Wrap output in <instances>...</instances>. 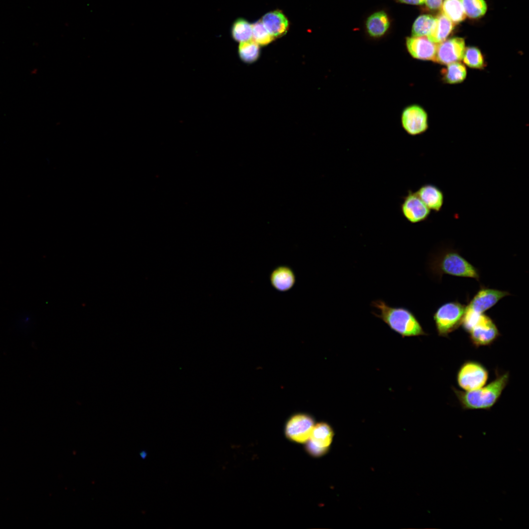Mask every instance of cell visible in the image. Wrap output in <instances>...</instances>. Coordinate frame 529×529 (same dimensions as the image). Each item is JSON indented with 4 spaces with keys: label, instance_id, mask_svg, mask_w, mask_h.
I'll return each instance as SVG.
<instances>
[{
    "label": "cell",
    "instance_id": "cell-29",
    "mask_svg": "<svg viewBox=\"0 0 529 529\" xmlns=\"http://www.w3.org/2000/svg\"><path fill=\"white\" fill-rule=\"evenodd\" d=\"M140 456L143 458H144L146 456V453L144 451L141 452Z\"/></svg>",
    "mask_w": 529,
    "mask_h": 529
},
{
    "label": "cell",
    "instance_id": "cell-24",
    "mask_svg": "<svg viewBox=\"0 0 529 529\" xmlns=\"http://www.w3.org/2000/svg\"><path fill=\"white\" fill-rule=\"evenodd\" d=\"M240 58L246 63H252L258 58L260 48L258 45L253 40L240 42L239 47Z\"/></svg>",
    "mask_w": 529,
    "mask_h": 529
},
{
    "label": "cell",
    "instance_id": "cell-21",
    "mask_svg": "<svg viewBox=\"0 0 529 529\" xmlns=\"http://www.w3.org/2000/svg\"><path fill=\"white\" fill-rule=\"evenodd\" d=\"M435 21V18L430 15L423 14L418 16L412 26V36H428L433 28Z\"/></svg>",
    "mask_w": 529,
    "mask_h": 529
},
{
    "label": "cell",
    "instance_id": "cell-3",
    "mask_svg": "<svg viewBox=\"0 0 529 529\" xmlns=\"http://www.w3.org/2000/svg\"><path fill=\"white\" fill-rule=\"evenodd\" d=\"M429 267L433 273L441 277L448 274L480 279L478 270L454 250H446L435 257L431 261Z\"/></svg>",
    "mask_w": 529,
    "mask_h": 529
},
{
    "label": "cell",
    "instance_id": "cell-13",
    "mask_svg": "<svg viewBox=\"0 0 529 529\" xmlns=\"http://www.w3.org/2000/svg\"><path fill=\"white\" fill-rule=\"evenodd\" d=\"M406 46L413 58L434 62L437 44L431 41L427 36L408 37Z\"/></svg>",
    "mask_w": 529,
    "mask_h": 529
},
{
    "label": "cell",
    "instance_id": "cell-1",
    "mask_svg": "<svg viewBox=\"0 0 529 529\" xmlns=\"http://www.w3.org/2000/svg\"><path fill=\"white\" fill-rule=\"evenodd\" d=\"M371 305L379 311V313H372L402 337L427 335L417 318L408 309L390 307L381 299L372 301Z\"/></svg>",
    "mask_w": 529,
    "mask_h": 529
},
{
    "label": "cell",
    "instance_id": "cell-23",
    "mask_svg": "<svg viewBox=\"0 0 529 529\" xmlns=\"http://www.w3.org/2000/svg\"><path fill=\"white\" fill-rule=\"evenodd\" d=\"M462 59L464 63L471 68L481 70L486 66L484 57L477 47L466 48Z\"/></svg>",
    "mask_w": 529,
    "mask_h": 529
},
{
    "label": "cell",
    "instance_id": "cell-11",
    "mask_svg": "<svg viewBox=\"0 0 529 529\" xmlns=\"http://www.w3.org/2000/svg\"><path fill=\"white\" fill-rule=\"evenodd\" d=\"M465 49V41L463 38L454 37L445 40L437 44L434 62L447 65L460 61Z\"/></svg>",
    "mask_w": 529,
    "mask_h": 529
},
{
    "label": "cell",
    "instance_id": "cell-16",
    "mask_svg": "<svg viewBox=\"0 0 529 529\" xmlns=\"http://www.w3.org/2000/svg\"><path fill=\"white\" fill-rule=\"evenodd\" d=\"M390 20L384 11H377L370 15L365 21V28L368 34L372 38H379L384 36L390 27Z\"/></svg>",
    "mask_w": 529,
    "mask_h": 529
},
{
    "label": "cell",
    "instance_id": "cell-18",
    "mask_svg": "<svg viewBox=\"0 0 529 529\" xmlns=\"http://www.w3.org/2000/svg\"><path fill=\"white\" fill-rule=\"evenodd\" d=\"M456 24L442 12L435 18L433 28L428 36L433 42L438 44L445 40L452 32Z\"/></svg>",
    "mask_w": 529,
    "mask_h": 529
},
{
    "label": "cell",
    "instance_id": "cell-28",
    "mask_svg": "<svg viewBox=\"0 0 529 529\" xmlns=\"http://www.w3.org/2000/svg\"><path fill=\"white\" fill-rule=\"evenodd\" d=\"M397 2L411 4V5H421L425 3V0H394Z\"/></svg>",
    "mask_w": 529,
    "mask_h": 529
},
{
    "label": "cell",
    "instance_id": "cell-4",
    "mask_svg": "<svg viewBox=\"0 0 529 529\" xmlns=\"http://www.w3.org/2000/svg\"><path fill=\"white\" fill-rule=\"evenodd\" d=\"M510 295L506 291L481 288L466 306L461 326L466 331L478 316L493 307L503 297Z\"/></svg>",
    "mask_w": 529,
    "mask_h": 529
},
{
    "label": "cell",
    "instance_id": "cell-15",
    "mask_svg": "<svg viewBox=\"0 0 529 529\" xmlns=\"http://www.w3.org/2000/svg\"><path fill=\"white\" fill-rule=\"evenodd\" d=\"M264 25L274 37L284 35L289 28V21L285 15L279 10L271 11L262 18Z\"/></svg>",
    "mask_w": 529,
    "mask_h": 529
},
{
    "label": "cell",
    "instance_id": "cell-22",
    "mask_svg": "<svg viewBox=\"0 0 529 529\" xmlns=\"http://www.w3.org/2000/svg\"><path fill=\"white\" fill-rule=\"evenodd\" d=\"M231 34L235 40L240 43L252 40V25L245 19L239 18L232 24Z\"/></svg>",
    "mask_w": 529,
    "mask_h": 529
},
{
    "label": "cell",
    "instance_id": "cell-25",
    "mask_svg": "<svg viewBox=\"0 0 529 529\" xmlns=\"http://www.w3.org/2000/svg\"><path fill=\"white\" fill-rule=\"evenodd\" d=\"M466 14L470 18L476 19L483 16L487 10L484 0H461Z\"/></svg>",
    "mask_w": 529,
    "mask_h": 529
},
{
    "label": "cell",
    "instance_id": "cell-10",
    "mask_svg": "<svg viewBox=\"0 0 529 529\" xmlns=\"http://www.w3.org/2000/svg\"><path fill=\"white\" fill-rule=\"evenodd\" d=\"M314 421L312 416L305 413H297L291 416L285 426V434L290 440L306 443L309 439Z\"/></svg>",
    "mask_w": 529,
    "mask_h": 529
},
{
    "label": "cell",
    "instance_id": "cell-2",
    "mask_svg": "<svg viewBox=\"0 0 529 529\" xmlns=\"http://www.w3.org/2000/svg\"><path fill=\"white\" fill-rule=\"evenodd\" d=\"M509 379L508 372L499 374L486 385L471 391H453L464 409H485L492 408L500 399Z\"/></svg>",
    "mask_w": 529,
    "mask_h": 529
},
{
    "label": "cell",
    "instance_id": "cell-19",
    "mask_svg": "<svg viewBox=\"0 0 529 529\" xmlns=\"http://www.w3.org/2000/svg\"><path fill=\"white\" fill-rule=\"evenodd\" d=\"M441 75L444 82L450 84H457L465 80L467 71L463 64L458 62H454L447 64V66L441 71Z\"/></svg>",
    "mask_w": 529,
    "mask_h": 529
},
{
    "label": "cell",
    "instance_id": "cell-17",
    "mask_svg": "<svg viewBox=\"0 0 529 529\" xmlns=\"http://www.w3.org/2000/svg\"><path fill=\"white\" fill-rule=\"evenodd\" d=\"M271 285L280 291L290 289L295 282V276L292 270L287 266H280L275 268L270 276Z\"/></svg>",
    "mask_w": 529,
    "mask_h": 529
},
{
    "label": "cell",
    "instance_id": "cell-8",
    "mask_svg": "<svg viewBox=\"0 0 529 529\" xmlns=\"http://www.w3.org/2000/svg\"><path fill=\"white\" fill-rule=\"evenodd\" d=\"M333 436V430L328 423L320 422L314 424L306 442V451L313 457L324 455L332 443Z\"/></svg>",
    "mask_w": 529,
    "mask_h": 529
},
{
    "label": "cell",
    "instance_id": "cell-6",
    "mask_svg": "<svg viewBox=\"0 0 529 529\" xmlns=\"http://www.w3.org/2000/svg\"><path fill=\"white\" fill-rule=\"evenodd\" d=\"M488 377V371L483 364L477 361H467L459 367L456 379L460 388L464 391H471L484 385Z\"/></svg>",
    "mask_w": 529,
    "mask_h": 529
},
{
    "label": "cell",
    "instance_id": "cell-26",
    "mask_svg": "<svg viewBox=\"0 0 529 529\" xmlns=\"http://www.w3.org/2000/svg\"><path fill=\"white\" fill-rule=\"evenodd\" d=\"M252 39L258 45H267L274 39V37L266 30L261 20L252 24Z\"/></svg>",
    "mask_w": 529,
    "mask_h": 529
},
{
    "label": "cell",
    "instance_id": "cell-14",
    "mask_svg": "<svg viewBox=\"0 0 529 529\" xmlns=\"http://www.w3.org/2000/svg\"><path fill=\"white\" fill-rule=\"evenodd\" d=\"M415 192L430 210L435 212L441 211L444 204V196L443 192L436 186L431 184H424Z\"/></svg>",
    "mask_w": 529,
    "mask_h": 529
},
{
    "label": "cell",
    "instance_id": "cell-7",
    "mask_svg": "<svg viewBox=\"0 0 529 529\" xmlns=\"http://www.w3.org/2000/svg\"><path fill=\"white\" fill-rule=\"evenodd\" d=\"M465 331L476 347L489 345L500 336L494 321L484 313L480 314Z\"/></svg>",
    "mask_w": 529,
    "mask_h": 529
},
{
    "label": "cell",
    "instance_id": "cell-5",
    "mask_svg": "<svg viewBox=\"0 0 529 529\" xmlns=\"http://www.w3.org/2000/svg\"><path fill=\"white\" fill-rule=\"evenodd\" d=\"M466 305L458 301L447 302L440 306L433 318L438 336L448 337L461 325Z\"/></svg>",
    "mask_w": 529,
    "mask_h": 529
},
{
    "label": "cell",
    "instance_id": "cell-12",
    "mask_svg": "<svg viewBox=\"0 0 529 529\" xmlns=\"http://www.w3.org/2000/svg\"><path fill=\"white\" fill-rule=\"evenodd\" d=\"M405 218L411 223L426 220L430 215V210L424 204L416 192L409 191L404 197L401 206Z\"/></svg>",
    "mask_w": 529,
    "mask_h": 529
},
{
    "label": "cell",
    "instance_id": "cell-20",
    "mask_svg": "<svg viewBox=\"0 0 529 529\" xmlns=\"http://www.w3.org/2000/svg\"><path fill=\"white\" fill-rule=\"evenodd\" d=\"M441 7L442 13L455 24L463 21L466 18L461 0H444Z\"/></svg>",
    "mask_w": 529,
    "mask_h": 529
},
{
    "label": "cell",
    "instance_id": "cell-9",
    "mask_svg": "<svg viewBox=\"0 0 529 529\" xmlns=\"http://www.w3.org/2000/svg\"><path fill=\"white\" fill-rule=\"evenodd\" d=\"M401 121L404 130L411 136L424 133L428 128V118L422 107L412 104L406 107L402 111Z\"/></svg>",
    "mask_w": 529,
    "mask_h": 529
},
{
    "label": "cell",
    "instance_id": "cell-27",
    "mask_svg": "<svg viewBox=\"0 0 529 529\" xmlns=\"http://www.w3.org/2000/svg\"><path fill=\"white\" fill-rule=\"evenodd\" d=\"M442 0H425V3L430 10H437L441 7Z\"/></svg>",
    "mask_w": 529,
    "mask_h": 529
}]
</instances>
